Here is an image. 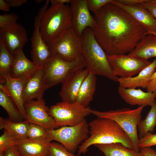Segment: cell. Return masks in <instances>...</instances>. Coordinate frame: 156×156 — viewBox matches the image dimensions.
<instances>
[{
  "label": "cell",
  "instance_id": "cell-1",
  "mask_svg": "<svg viewBox=\"0 0 156 156\" xmlns=\"http://www.w3.org/2000/svg\"><path fill=\"white\" fill-rule=\"evenodd\" d=\"M93 13L94 36L107 55L128 54L148 34L131 15L111 2Z\"/></svg>",
  "mask_w": 156,
  "mask_h": 156
},
{
  "label": "cell",
  "instance_id": "cell-2",
  "mask_svg": "<svg viewBox=\"0 0 156 156\" xmlns=\"http://www.w3.org/2000/svg\"><path fill=\"white\" fill-rule=\"evenodd\" d=\"M89 137L79 146L78 155L86 153L88 148L96 144L120 143L133 150V143L128 134L114 120L97 117L88 123Z\"/></svg>",
  "mask_w": 156,
  "mask_h": 156
},
{
  "label": "cell",
  "instance_id": "cell-3",
  "mask_svg": "<svg viewBox=\"0 0 156 156\" xmlns=\"http://www.w3.org/2000/svg\"><path fill=\"white\" fill-rule=\"evenodd\" d=\"M81 38L82 55L88 73L118 82L119 77L114 75L107 54L96 40L93 30L86 29Z\"/></svg>",
  "mask_w": 156,
  "mask_h": 156
},
{
  "label": "cell",
  "instance_id": "cell-4",
  "mask_svg": "<svg viewBox=\"0 0 156 156\" xmlns=\"http://www.w3.org/2000/svg\"><path fill=\"white\" fill-rule=\"evenodd\" d=\"M40 28L42 38L46 43L72 28L70 6L67 4L51 5L41 17Z\"/></svg>",
  "mask_w": 156,
  "mask_h": 156
},
{
  "label": "cell",
  "instance_id": "cell-5",
  "mask_svg": "<svg viewBox=\"0 0 156 156\" xmlns=\"http://www.w3.org/2000/svg\"><path fill=\"white\" fill-rule=\"evenodd\" d=\"M85 67L83 56L76 60L70 62L52 53L43 66V82L44 90L62 83L74 72Z\"/></svg>",
  "mask_w": 156,
  "mask_h": 156
},
{
  "label": "cell",
  "instance_id": "cell-6",
  "mask_svg": "<svg viewBox=\"0 0 156 156\" xmlns=\"http://www.w3.org/2000/svg\"><path fill=\"white\" fill-rule=\"evenodd\" d=\"M144 107L140 106L133 109L123 108L104 112L88 107V109L91 114L97 117L111 119L116 122L130 137L133 144V150L139 153L137 127L141 120L142 113Z\"/></svg>",
  "mask_w": 156,
  "mask_h": 156
},
{
  "label": "cell",
  "instance_id": "cell-7",
  "mask_svg": "<svg viewBox=\"0 0 156 156\" xmlns=\"http://www.w3.org/2000/svg\"><path fill=\"white\" fill-rule=\"evenodd\" d=\"M49 138L63 145L68 151L74 153L89 137V126L86 119L74 126H64L47 130Z\"/></svg>",
  "mask_w": 156,
  "mask_h": 156
},
{
  "label": "cell",
  "instance_id": "cell-8",
  "mask_svg": "<svg viewBox=\"0 0 156 156\" xmlns=\"http://www.w3.org/2000/svg\"><path fill=\"white\" fill-rule=\"evenodd\" d=\"M51 53L68 61L76 60L82 57V42L72 28L56 38L46 43Z\"/></svg>",
  "mask_w": 156,
  "mask_h": 156
},
{
  "label": "cell",
  "instance_id": "cell-9",
  "mask_svg": "<svg viewBox=\"0 0 156 156\" xmlns=\"http://www.w3.org/2000/svg\"><path fill=\"white\" fill-rule=\"evenodd\" d=\"M49 113L59 128L78 125L91 114L88 107H85L75 102L63 101L51 106L49 108Z\"/></svg>",
  "mask_w": 156,
  "mask_h": 156
},
{
  "label": "cell",
  "instance_id": "cell-10",
  "mask_svg": "<svg viewBox=\"0 0 156 156\" xmlns=\"http://www.w3.org/2000/svg\"><path fill=\"white\" fill-rule=\"evenodd\" d=\"M107 57L114 75L122 78L135 76L152 62L128 54L107 55Z\"/></svg>",
  "mask_w": 156,
  "mask_h": 156
},
{
  "label": "cell",
  "instance_id": "cell-11",
  "mask_svg": "<svg viewBox=\"0 0 156 156\" xmlns=\"http://www.w3.org/2000/svg\"><path fill=\"white\" fill-rule=\"evenodd\" d=\"M50 2V0H47L35 17L34 25V30L31 38V54L33 62L41 66H44L52 54L46 43L42 38L40 28L41 17L48 8Z\"/></svg>",
  "mask_w": 156,
  "mask_h": 156
},
{
  "label": "cell",
  "instance_id": "cell-12",
  "mask_svg": "<svg viewBox=\"0 0 156 156\" xmlns=\"http://www.w3.org/2000/svg\"><path fill=\"white\" fill-rule=\"evenodd\" d=\"M24 107L26 112L25 120L27 122L48 130L59 128L54 119L49 114V108L42 98L25 103Z\"/></svg>",
  "mask_w": 156,
  "mask_h": 156
},
{
  "label": "cell",
  "instance_id": "cell-13",
  "mask_svg": "<svg viewBox=\"0 0 156 156\" xmlns=\"http://www.w3.org/2000/svg\"><path fill=\"white\" fill-rule=\"evenodd\" d=\"M33 72L17 78L12 77L8 74L0 75V90L12 99L24 119L26 112L23 98V89L25 81Z\"/></svg>",
  "mask_w": 156,
  "mask_h": 156
},
{
  "label": "cell",
  "instance_id": "cell-14",
  "mask_svg": "<svg viewBox=\"0 0 156 156\" xmlns=\"http://www.w3.org/2000/svg\"><path fill=\"white\" fill-rule=\"evenodd\" d=\"M70 7L72 28L79 36L81 37L88 28L94 29L95 20L90 12L86 0H71Z\"/></svg>",
  "mask_w": 156,
  "mask_h": 156
},
{
  "label": "cell",
  "instance_id": "cell-15",
  "mask_svg": "<svg viewBox=\"0 0 156 156\" xmlns=\"http://www.w3.org/2000/svg\"><path fill=\"white\" fill-rule=\"evenodd\" d=\"M0 41L14 57L27 42V33L17 23L5 25L0 28Z\"/></svg>",
  "mask_w": 156,
  "mask_h": 156
},
{
  "label": "cell",
  "instance_id": "cell-16",
  "mask_svg": "<svg viewBox=\"0 0 156 156\" xmlns=\"http://www.w3.org/2000/svg\"><path fill=\"white\" fill-rule=\"evenodd\" d=\"M111 3L120 8L131 15L147 30L148 34L156 36V18L140 4L127 6L112 0Z\"/></svg>",
  "mask_w": 156,
  "mask_h": 156
},
{
  "label": "cell",
  "instance_id": "cell-17",
  "mask_svg": "<svg viewBox=\"0 0 156 156\" xmlns=\"http://www.w3.org/2000/svg\"><path fill=\"white\" fill-rule=\"evenodd\" d=\"M88 73L86 69H79L62 83L59 95L62 101L70 103L75 102L80 87Z\"/></svg>",
  "mask_w": 156,
  "mask_h": 156
},
{
  "label": "cell",
  "instance_id": "cell-18",
  "mask_svg": "<svg viewBox=\"0 0 156 156\" xmlns=\"http://www.w3.org/2000/svg\"><path fill=\"white\" fill-rule=\"evenodd\" d=\"M118 92L121 98L131 105L151 107L156 102V92H144L140 89L126 88L119 86Z\"/></svg>",
  "mask_w": 156,
  "mask_h": 156
},
{
  "label": "cell",
  "instance_id": "cell-19",
  "mask_svg": "<svg viewBox=\"0 0 156 156\" xmlns=\"http://www.w3.org/2000/svg\"><path fill=\"white\" fill-rule=\"evenodd\" d=\"M43 67L33 71L24 84L23 98L24 103L42 98L44 90L43 82Z\"/></svg>",
  "mask_w": 156,
  "mask_h": 156
},
{
  "label": "cell",
  "instance_id": "cell-20",
  "mask_svg": "<svg viewBox=\"0 0 156 156\" xmlns=\"http://www.w3.org/2000/svg\"><path fill=\"white\" fill-rule=\"evenodd\" d=\"M156 58L136 76L126 78H119L118 82L119 86L126 88L141 87L146 89L152 75L156 70Z\"/></svg>",
  "mask_w": 156,
  "mask_h": 156
},
{
  "label": "cell",
  "instance_id": "cell-21",
  "mask_svg": "<svg viewBox=\"0 0 156 156\" xmlns=\"http://www.w3.org/2000/svg\"><path fill=\"white\" fill-rule=\"evenodd\" d=\"M51 142L26 138L19 140L16 146L21 156H47Z\"/></svg>",
  "mask_w": 156,
  "mask_h": 156
},
{
  "label": "cell",
  "instance_id": "cell-22",
  "mask_svg": "<svg viewBox=\"0 0 156 156\" xmlns=\"http://www.w3.org/2000/svg\"><path fill=\"white\" fill-rule=\"evenodd\" d=\"M42 67L28 60L22 49L14 56L8 74L12 77L17 78Z\"/></svg>",
  "mask_w": 156,
  "mask_h": 156
},
{
  "label": "cell",
  "instance_id": "cell-23",
  "mask_svg": "<svg viewBox=\"0 0 156 156\" xmlns=\"http://www.w3.org/2000/svg\"><path fill=\"white\" fill-rule=\"evenodd\" d=\"M128 54L147 60L151 57L156 58V36L148 34Z\"/></svg>",
  "mask_w": 156,
  "mask_h": 156
},
{
  "label": "cell",
  "instance_id": "cell-24",
  "mask_svg": "<svg viewBox=\"0 0 156 156\" xmlns=\"http://www.w3.org/2000/svg\"><path fill=\"white\" fill-rule=\"evenodd\" d=\"M96 75L88 73L80 87L75 102L87 107L93 99L96 89Z\"/></svg>",
  "mask_w": 156,
  "mask_h": 156
},
{
  "label": "cell",
  "instance_id": "cell-25",
  "mask_svg": "<svg viewBox=\"0 0 156 156\" xmlns=\"http://www.w3.org/2000/svg\"><path fill=\"white\" fill-rule=\"evenodd\" d=\"M94 146L103 153L105 156H143L140 152H137L120 143L96 144Z\"/></svg>",
  "mask_w": 156,
  "mask_h": 156
},
{
  "label": "cell",
  "instance_id": "cell-26",
  "mask_svg": "<svg viewBox=\"0 0 156 156\" xmlns=\"http://www.w3.org/2000/svg\"><path fill=\"white\" fill-rule=\"evenodd\" d=\"M29 123L23 121L14 122L0 118V129H4L18 140L27 138Z\"/></svg>",
  "mask_w": 156,
  "mask_h": 156
},
{
  "label": "cell",
  "instance_id": "cell-27",
  "mask_svg": "<svg viewBox=\"0 0 156 156\" xmlns=\"http://www.w3.org/2000/svg\"><path fill=\"white\" fill-rule=\"evenodd\" d=\"M0 105L7 113L10 120L21 121L24 119L12 99L0 90Z\"/></svg>",
  "mask_w": 156,
  "mask_h": 156
},
{
  "label": "cell",
  "instance_id": "cell-28",
  "mask_svg": "<svg viewBox=\"0 0 156 156\" xmlns=\"http://www.w3.org/2000/svg\"><path fill=\"white\" fill-rule=\"evenodd\" d=\"M156 126V102L151 106L145 119L141 120L138 125L137 129L139 133V138L144 137L148 132L154 131Z\"/></svg>",
  "mask_w": 156,
  "mask_h": 156
},
{
  "label": "cell",
  "instance_id": "cell-29",
  "mask_svg": "<svg viewBox=\"0 0 156 156\" xmlns=\"http://www.w3.org/2000/svg\"><path fill=\"white\" fill-rule=\"evenodd\" d=\"M13 60V56L0 41V75L8 73Z\"/></svg>",
  "mask_w": 156,
  "mask_h": 156
},
{
  "label": "cell",
  "instance_id": "cell-30",
  "mask_svg": "<svg viewBox=\"0 0 156 156\" xmlns=\"http://www.w3.org/2000/svg\"><path fill=\"white\" fill-rule=\"evenodd\" d=\"M27 138L32 140L49 141L47 130L40 126L29 123L27 134Z\"/></svg>",
  "mask_w": 156,
  "mask_h": 156
},
{
  "label": "cell",
  "instance_id": "cell-31",
  "mask_svg": "<svg viewBox=\"0 0 156 156\" xmlns=\"http://www.w3.org/2000/svg\"><path fill=\"white\" fill-rule=\"evenodd\" d=\"M47 156H80L68 151L59 142H51L50 143Z\"/></svg>",
  "mask_w": 156,
  "mask_h": 156
},
{
  "label": "cell",
  "instance_id": "cell-32",
  "mask_svg": "<svg viewBox=\"0 0 156 156\" xmlns=\"http://www.w3.org/2000/svg\"><path fill=\"white\" fill-rule=\"evenodd\" d=\"M18 140L4 130L0 137V152H5L9 148L16 146Z\"/></svg>",
  "mask_w": 156,
  "mask_h": 156
},
{
  "label": "cell",
  "instance_id": "cell-33",
  "mask_svg": "<svg viewBox=\"0 0 156 156\" xmlns=\"http://www.w3.org/2000/svg\"><path fill=\"white\" fill-rule=\"evenodd\" d=\"M138 144L140 148L156 145V134L148 132L144 137L139 138Z\"/></svg>",
  "mask_w": 156,
  "mask_h": 156
},
{
  "label": "cell",
  "instance_id": "cell-34",
  "mask_svg": "<svg viewBox=\"0 0 156 156\" xmlns=\"http://www.w3.org/2000/svg\"><path fill=\"white\" fill-rule=\"evenodd\" d=\"M112 0H86L89 10L94 13L97 12L104 6Z\"/></svg>",
  "mask_w": 156,
  "mask_h": 156
},
{
  "label": "cell",
  "instance_id": "cell-35",
  "mask_svg": "<svg viewBox=\"0 0 156 156\" xmlns=\"http://www.w3.org/2000/svg\"><path fill=\"white\" fill-rule=\"evenodd\" d=\"M18 15L15 13H11L0 15V28L5 25L17 23Z\"/></svg>",
  "mask_w": 156,
  "mask_h": 156
},
{
  "label": "cell",
  "instance_id": "cell-36",
  "mask_svg": "<svg viewBox=\"0 0 156 156\" xmlns=\"http://www.w3.org/2000/svg\"><path fill=\"white\" fill-rule=\"evenodd\" d=\"M140 4L147 9L156 18V2L155 0H148Z\"/></svg>",
  "mask_w": 156,
  "mask_h": 156
},
{
  "label": "cell",
  "instance_id": "cell-37",
  "mask_svg": "<svg viewBox=\"0 0 156 156\" xmlns=\"http://www.w3.org/2000/svg\"><path fill=\"white\" fill-rule=\"evenodd\" d=\"M147 92H156V70L152 75L150 81L146 88Z\"/></svg>",
  "mask_w": 156,
  "mask_h": 156
},
{
  "label": "cell",
  "instance_id": "cell-38",
  "mask_svg": "<svg viewBox=\"0 0 156 156\" xmlns=\"http://www.w3.org/2000/svg\"><path fill=\"white\" fill-rule=\"evenodd\" d=\"M140 152L143 156H156V151L151 147L140 148Z\"/></svg>",
  "mask_w": 156,
  "mask_h": 156
},
{
  "label": "cell",
  "instance_id": "cell-39",
  "mask_svg": "<svg viewBox=\"0 0 156 156\" xmlns=\"http://www.w3.org/2000/svg\"><path fill=\"white\" fill-rule=\"evenodd\" d=\"M119 3L127 6H132L146 2L148 0H116Z\"/></svg>",
  "mask_w": 156,
  "mask_h": 156
},
{
  "label": "cell",
  "instance_id": "cell-40",
  "mask_svg": "<svg viewBox=\"0 0 156 156\" xmlns=\"http://www.w3.org/2000/svg\"><path fill=\"white\" fill-rule=\"evenodd\" d=\"M10 7H19L26 3L27 0H5Z\"/></svg>",
  "mask_w": 156,
  "mask_h": 156
},
{
  "label": "cell",
  "instance_id": "cell-41",
  "mask_svg": "<svg viewBox=\"0 0 156 156\" xmlns=\"http://www.w3.org/2000/svg\"><path fill=\"white\" fill-rule=\"evenodd\" d=\"M4 156H21L16 146L11 147L4 152Z\"/></svg>",
  "mask_w": 156,
  "mask_h": 156
},
{
  "label": "cell",
  "instance_id": "cell-42",
  "mask_svg": "<svg viewBox=\"0 0 156 156\" xmlns=\"http://www.w3.org/2000/svg\"><path fill=\"white\" fill-rule=\"evenodd\" d=\"M10 7L5 0H0V10L5 12L10 10Z\"/></svg>",
  "mask_w": 156,
  "mask_h": 156
},
{
  "label": "cell",
  "instance_id": "cell-43",
  "mask_svg": "<svg viewBox=\"0 0 156 156\" xmlns=\"http://www.w3.org/2000/svg\"><path fill=\"white\" fill-rule=\"evenodd\" d=\"M50 2L52 5L66 4L70 3L71 0H51Z\"/></svg>",
  "mask_w": 156,
  "mask_h": 156
},
{
  "label": "cell",
  "instance_id": "cell-44",
  "mask_svg": "<svg viewBox=\"0 0 156 156\" xmlns=\"http://www.w3.org/2000/svg\"><path fill=\"white\" fill-rule=\"evenodd\" d=\"M44 0H35V1L37 3H41Z\"/></svg>",
  "mask_w": 156,
  "mask_h": 156
},
{
  "label": "cell",
  "instance_id": "cell-45",
  "mask_svg": "<svg viewBox=\"0 0 156 156\" xmlns=\"http://www.w3.org/2000/svg\"><path fill=\"white\" fill-rule=\"evenodd\" d=\"M4 152H0V156H4Z\"/></svg>",
  "mask_w": 156,
  "mask_h": 156
},
{
  "label": "cell",
  "instance_id": "cell-46",
  "mask_svg": "<svg viewBox=\"0 0 156 156\" xmlns=\"http://www.w3.org/2000/svg\"><path fill=\"white\" fill-rule=\"evenodd\" d=\"M155 1L156 2V0H155Z\"/></svg>",
  "mask_w": 156,
  "mask_h": 156
}]
</instances>
